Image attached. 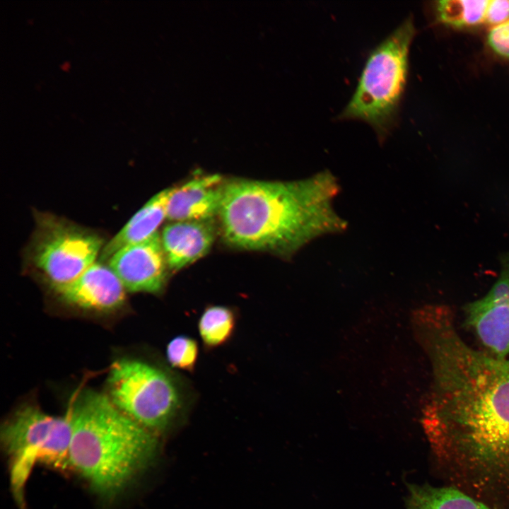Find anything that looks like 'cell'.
<instances>
[{
    "label": "cell",
    "instance_id": "15",
    "mask_svg": "<svg viewBox=\"0 0 509 509\" xmlns=\"http://www.w3.org/2000/svg\"><path fill=\"white\" fill-rule=\"evenodd\" d=\"M488 0H440L434 11L440 23L454 28H468L485 23Z\"/></svg>",
    "mask_w": 509,
    "mask_h": 509
},
{
    "label": "cell",
    "instance_id": "3",
    "mask_svg": "<svg viewBox=\"0 0 509 509\" xmlns=\"http://www.w3.org/2000/svg\"><path fill=\"white\" fill-rule=\"evenodd\" d=\"M69 414L70 466L102 498L118 496L158 455V436L120 411L107 394L86 390Z\"/></svg>",
    "mask_w": 509,
    "mask_h": 509
},
{
    "label": "cell",
    "instance_id": "10",
    "mask_svg": "<svg viewBox=\"0 0 509 509\" xmlns=\"http://www.w3.org/2000/svg\"><path fill=\"white\" fill-rule=\"evenodd\" d=\"M53 288L66 303L94 311L117 310L126 297V289L119 279L102 262H95L70 283Z\"/></svg>",
    "mask_w": 509,
    "mask_h": 509
},
{
    "label": "cell",
    "instance_id": "14",
    "mask_svg": "<svg viewBox=\"0 0 509 509\" xmlns=\"http://www.w3.org/2000/svg\"><path fill=\"white\" fill-rule=\"evenodd\" d=\"M406 509H491L481 501L448 485L410 484Z\"/></svg>",
    "mask_w": 509,
    "mask_h": 509
},
{
    "label": "cell",
    "instance_id": "11",
    "mask_svg": "<svg viewBox=\"0 0 509 509\" xmlns=\"http://www.w3.org/2000/svg\"><path fill=\"white\" fill-rule=\"evenodd\" d=\"M226 180L213 174L194 178L172 187L166 218L173 221H204L218 216Z\"/></svg>",
    "mask_w": 509,
    "mask_h": 509
},
{
    "label": "cell",
    "instance_id": "13",
    "mask_svg": "<svg viewBox=\"0 0 509 509\" xmlns=\"http://www.w3.org/2000/svg\"><path fill=\"white\" fill-rule=\"evenodd\" d=\"M172 188H166L151 197L105 245L101 252L103 262L121 248L148 239L166 218L168 198Z\"/></svg>",
    "mask_w": 509,
    "mask_h": 509
},
{
    "label": "cell",
    "instance_id": "5",
    "mask_svg": "<svg viewBox=\"0 0 509 509\" xmlns=\"http://www.w3.org/2000/svg\"><path fill=\"white\" fill-rule=\"evenodd\" d=\"M107 384L112 403L157 436L170 430L181 412L183 400L176 381L147 362L117 360L111 367Z\"/></svg>",
    "mask_w": 509,
    "mask_h": 509
},
{
    "label": "cell",
    "instance_id": "6",
    "mask_svg": "<svg viewBox=\"0 0 509 509\" xmlns=\"http://www.w3.org/2000/svg\"><path fill=\"white\" fill-rule=\"evenodd\" d=\"M70 415L54 416L34 405L21 407L3 425L1 440L11 465L13 491L22 489L32 468L42 463L57 468L70 466Z\"/></svg>",
    "mask_w": 509,
    "mask_h": 509
},
{
    "label": "cell",
    "instance_id": "4",
    "mask_svg": "<svg viewBox=\"0 0 509 509\" xmlns=\"http://www.w3.org/2000/svg\"><path fill=\"white\" fill-rule=\"evenodd\" d=\"M416 29L406 18L369 54L340 119L368 123L383 141L394 127L406 86L409 54Z\"/></svg>",
    "mask_w": 509,
    "mask_h": 509
},
{
    "label": "cell",
    "instance_id": "7",
    "mask_svg": "<svg viewBox=\"0 0 509 509\" xmlns=\"http://www.w3.org/2000/svg\"><path fill=\"white\" fill-rule=\"evenodd\" d=\"M103 240L56 216L38 213L30 258L53 287L70 283L95 262Z\"/></svg>",
    "mask_w": 509,
    "mask_h": 509
},
{
    "label": "cell",
    "instance_id": "2",
    "mask_svg": "<svg viewBox=\"0 0 509 509\" xmlns=\"http://www.w3.org/2000/svg\"><path fill=\"white\" fill-rule=\"evenodd\" d=\"M339 190L328 170L294 181L226 180L218 215L223 239L290 257L317 238L346 230L333 206Z\"/></svg>",
    "mask_w": 509,
    "mask_h": 509
},
{
    "label": "cell",
    "instance_id": "17",
    "mask_svg": "<svg viewBox=\"0 0 509 509\" xmlns=\"http://www.w3.org/2000/svg\"><path fill=\"white\" fill-rule=\"evenodd\" d=\"M199 346L195 339L179 335L171 339L166 347V357L174 368L192 372L195 368Z\"/></svg>",
    "mask_w": 509,
    "mask_h": 509
},
{
    "label": "cell",
    "instance_id": "12",
    "mask_svg": "<svg viewBox=\"0 0 509 509\" xmlns=\"http://www.w3.org/2000/svg\"><path fill=\"white\" fill-rule=\"evenodd\" d=\"M217 233L215 218L173 221L160 234L169 270L177 271L205 255Z\"/></svg>",
    "mask_w": 509,
    "mask_h": 509
},
{
    "label": "cell",
    "instance_id": "16",
    "mask_svg": "<svg viewBox=\"0 0 509 509\" xmlns=\"http://www.w3.org/2000/svg\"><path fill=\"white\" fill-rule=\"evenodd\" d=\"M235 325V312L232 308L224 305L206 307L198 321L199 335L208 349L226 344L231 339Z\"/></svg>",
    "mask_w": 509,
    "mask_h": 509
},
{
    "label": "cell",
    "instance_id": "18",
    "mask_svg": "<svg viewBox=\"0 0 509 509\" xmlns=\"http://www.w3.org/2000/svg\"><path fill=\"white\" fill-rule=\"evenodd\" d=\"M486 42L497 56L509 59V20L493 26L487 33Z\"/></svg>",
    "mask_w": 509,
    "mask_h": 509
},
{
    "label": "cell",
    "instance_id": "9",
    "mask_svg": "<svg viewBox=\"0 0 509 509\" xmlns=\"http://www.w3.org/2000/svg\"><path fill=\"white\" fill-rule=\"evenodd\" d=\"M108 265L128 291L158 293L167 282L169 268L158 232L117 251Z\"/></svg>",
    "mask_w": 509,
    "mask_h": 509
},
{
    "label": "cell",
    "instance_id": "19",
    "mask_svg": "<svg viewBox=\"0 0 509 509\" xmlns=\"http://www.w3.org/2000/svg\"><path fill=\"white\" fill-rule=\"evenodd\" d=\"M509 20V0H488L485 23L495 26Z\"/></svg>",
    "mask_w": 509,
    "mask_h": 509
},
{
    "label": "cell",
    "instance_id": "8",
    "mask_svg": "<svg viewBox=\"0 0 509 509\" xmlns=\"http://www.w3.org/2000/svg\"><path fill=\"white\" fill-rule=\"evenodd\" d=\"M465 324L488 353L498 358L509 355V255L501 260L500 276L486 296L464 307Z\"/></svg>",
    "mask_w": 509,
    "mask_h": 509
},
{
    "label": "cell",
    "instance_id": "1",
    "mask_svg": "<svg viewBox=\"0 0 509 509\" xmlns=\"http://www.w3.org/2000/svg\"><path fill=\"white\" fill-rule=\"evenodd\" d=\"M421 328L433 370L423 425L438 468L509 486V358L468 345L447 305L433 308Z\"/></svg>",
    "mask_w": 509,
    "mask_h": 509
}]
</instances>
